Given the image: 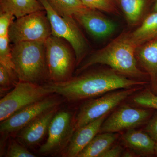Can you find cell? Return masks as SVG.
I'll return each instance as SVG.
<instances>
[{"label":"cell","mask_w":157,"mask_h":157,"mask_svg":"<svg viewBox=\"0 0 157 157\" xmlns=\"http://www.w3.org/2000/svg\"><path fill=\"white\" fill-rule=\"evenodd\" d=\"M105 115L91 122L76 129L66 148L62 153L65 157H77L78 155L100 132L106 119Z\"/></svg>","instance_id":"obj_13"},{"label":"cell","mask_w":157,"mask_h":157,"mask_svg":"<svg viewBox=\"0 0 157 157\" xmlns=\"http://www.w3.org/2000/svg\"><path fill=\"white\" fill-rule=\"evenodd\" d=\"M117 137V134L115 133H102L97 135L77 157H101Z\"/></svg>","instance_id":"obj_17"},{"label":"cell","mask_w":157,"mask_h":157,"mask_svg":"<svg viewBox=\"0 0 157 157\" xmlns=\"http://www.w3.org/2000/svg\"><path fill=\"white\" fill-rule=\"evenodd\" d=\"M154 12H157V1L155 5L154 8Z\"/></svg>","instance_id":"obj_31"},{"label":"cell","mask_w":157,"mask_h":157,"mask_svg":"<svg viewBox=\"0 0 157 157\" xmlns=\"http://www.w3.org/2000/svg\"><path fill=\"white\" fill-rule=\"evenodd\" d=\"M146 82L127 78L114 71H99L48 84L53 93L70 101L94 98L121 89L132 88Z\"/></svg>","instance_id":"obj_1"},{"label":"cell","mask_w":157,"mask_h":157,"mask_svg":"<svg viewBox=\"0 0 157 157\" xmlns=\"http://www.w3.org/2000/svg\"><path fill=\"white\" fill-rule=\"evenodd\" d=\"M135 89L113 91L97 99L89 100L82 105L74 120L76 129L105 115L131 95Z\"/></svg>","instance_id":"obj_8"},{"label":"cell","mask_w":157,"mask_h":157,"mask_svg":"<svg viewBox=\"0 0 157 157\" xmlns=\"http://www.w3.org/2000/svg\"><path fill=\"white\" fill-rule=\"evenodd\" d=\"M130 35L138 46L157 36V12L149 14L141 25Z\"/></svg>","instance_id":"obj_19"},{"label":"cell","mask_w":157,"mask_h":157,"mask_svg":"<svg viewBox=\"0 0 157 157\" xmlns=\"http://www.w3.org/2000/svg\"><path fill=\"white\" fill-rule=\"evenodd\" d=\"M75 130L73 113L66 109L57 111L51 122L47 140L39 148V152L44 155L62 153Z\"/></svg>","instance_id":"obj_9"},{"label":"cell","mask_w":157,"mask_h":157,"mask_svg":"<svg viewBox=\"0 0 157 157\" xmlns=\"http://www.w3.org/2000/svg\"><path fill=\"white\" fill-rule=\"evenodd\" d=\"M51 6L62 16H71L87 9L80 0H48Z\"/></svg>","instance_id":"obj_21"},{"label":"cell","mask_w":157,"mask_h":157,"mask_svg":"<svg viewBox=\"0 0 157 157\" xmlns=\"http://www.w3.org/2000/svg\"><path fill=\"white\" fill-rule=\"evenodd\" d=\"M44 8L50 22L52 34L67 41L72 46L78 65L83 58L88 45L75 20L71 16H62L51 6L48 0H39Z\"/></svg>","instance_id":"obj_4"},{"label":"cell","mask_w":157,"mask_h":157,"mask_svg":"<svg viewBox=\"0 0 157 157\" xmlns=\"http://www.w3.org/2000/svg\"><path fill=\"white\" fill-rule=\"evenodd\" d=\"M118 2L128 22L133 25L141 19L147 0H118Z\"/></svg>","instance_id":"obj_20"},{"label":"cell","mask_w":157,"mask_h":157,"mask_svg":"<svg viewBox=\"0 0 157 157\" xmlns=\"http://www.w3.org/2000/svg\"><path fill=\"white\" fill-rule=\"evenodd\" d=\"M52 34L50 22L44 10L27 14L11 24L8 37L13 44L22 42L44 41Z\"/></svg>","instance_id":"obj_6"},{"label":"cell","mask_w":157,"mask_h":157,"mask_svg":"<svg viewBox=\"0 0 157 157\" xmlns=\"http://www.w3.org/2000/svg\"><path fill=\"white\" fill-rule=\"evenodd\" d=\"M150 114L147 109L124 106L114 111L102 124L100 132L116 133L134 129L148 119Z\"/></svg>","instance_id":"obj_11"},{"label":"cell","mask_w":157,"mask_h":157,"mask_svg":"<svg viewBox=\"0 0 157 157\" xmlns=\"http://www.w3.org/2000/svg\"><path fill=\"white\" fill-rule=\"evenodd\" d=\"M53 91L49 85L19 81L10 92L0 101V121H2L15 113L44 99Z\"/></svg>","instance_id":"obj_5"},{"label":"cell","mask_w":157,"mask_h":157,"mask_svg":"<svg viewBox=\"0 0 157 157\" xmlns=\"http://www.w3.org/2000/svg\"><path fill=\"white\" fill-rule=\"evenodd\" d=\"M15 77L17 78L16 74L11 73L4 66L0 64L1 93L9 90L13 85H16L17 82L14 81Z\"/></svg>","instance_id":"obj_25"},{"label":"cell","mask_w":157,"mask_h":157,"mask_svg":"<svg viewBox=\"0 0 157 157\" xmlns=\"http://www.w3.org/2000/svg\"><path fill=\"white\" fill-rule=\"evenodd\" d=\"M10 42L8 36L0 37V64L11 73L16 74L12 61L11 48L9 46Z\"/></svg>","instance_id":"obj_22"},{"label":"cell","mask_w":157,"mask_h":157,"mask_svg":"<svg viewBox=\"0 0 157 157\" xmlns=\"http://www.w3.org/2000/svg\"><path fill=\"white\" fill-rule=\"evenodd\" d=\"M83 4L90 9L108 13H115L116 9L113 0H80Z\"/></svg>","instance_id":"obj_23"},{"label":"cell","mask_w":157,"mask_h":157,"mask_svg":"<svg viewBox=\"0 0 157 157\" xmlns=\"http://www.w3.org/2000/svg\"><path fill=\"white\" fill-rule=\"evenodd\" d=\"M133 101L137 105L157 109V96L149 90L137 94L134 98Z\"/></svg>","instance_id":"obj_24"},{"label":"cell","mask_w":157,"mask_h":157,"mask_svg":"<svg viewBox=\"0 0 157 157\" xmlns=\"http://www.w3.org/2000/svg\"><path fill=\"white\" fill-rule=\"evenodd\" d=\"M122 147L120 145H116L110 147L104 153L102 154L101 157H118L121 156L123 153Z\"/></svg>","instance_id":"obj_29"},{"label":"cell","mask_w":157,"mask_h":157,"mask_svg":"<svg viewBox=\"0 0 157 157\" xmlns=\"http://www.w3.org/2000/svg\"><path fill=\"white\" fill-rule=\"evenodd\" d=\"M147 133L155 142L157 141V115L152 118L145 128Z\"/></svg>","instance_id":"obj_28"},{"label":"cell","mask_w":157,"mask_h":157,"mask_svg":"<svg viewBox=\"0 0 157 157\" xmlns=\"http://www.w3.org/2000/svg\"><path fill=\"white\" fill-rule=\"evenodd\" d=\"M136 53L141 66L151 76H157V39L139 45Z\"/></svg>","instance_id":"obj_18"},{"label":"cell","mask_w":157,"mask_h":157,"mask_svg":"<svg viewBox=\"0 0 157 157\" xmlns=\"http://www.w3.org/2000/svg\"><path fill=\"white\" fill-rule=\"evenodd\" d=\"M48 76L53 82L71 77L75 60L72 51L63 39L52 35L45 42Z\"/></svg>","instance_id":"obj_7"},{"label":"cell","mask_w":157,"mask_h":157,"mask_svg":"<svg viewBox=\"0 0 157 157\" xmlns=\"http://www.w3.org/2000/svg\"><path fill=\"white\" fill-rule=\"evenodd\" d=\"M1 11L11 13L16 18L44 10L39 0H0Z\"/></svg>","instance_id":"obj_16"},{"label":"cell","mask_w":157,"mask_h":157,"mask_svg":"<svg viewBox=\"0 0 157 157\" xmlns=\"http://www.w3.org/2000/svg\"><path fill=\"white\" fill-rule=\"evenodd\" d=\"M98 11L87 8L74 14L73 17L92 36L101 39L111 35L115 31L116 25Z\"/></svg>","instance_id":"obj_12"},{"label":"cell","mask_w":157,"mask_h":157,"mask_svg":"<svg viewBox=\"0 0 157 157\" xmlns=\"http://www.w3.org/2000/svg\"><path fill=\"white\" fill-rule=\"evenodd\" d=\"M137 47L130 33L122 34L104 48L91 55L82 64L77 72H81L93 65L101 64L109 66L124 76L142 77L145 74L137 67L135 58Z\"/></svg>","instance_id":"obj_2"},{"label":"cell","mask_w":157,"mask_h":157,"mask_svg":"<svg viewBox=\"0 0 157 157\" xmlns=\"http://www.w3.org/2000/svg\"><path fill=\"white\" fill-rule=\"evenodd\" d=\"M57 97L48 96L41 101L23 108L5 120L1 121V134L9 135L20 131L24 127L40 115L61 104Z\"/></svg>","instance_id":"obj_10"},{"label":"cell","mask_w":157,"mask_h":157,"mask_svg":"<svg viewBox=\"0 0 157 157\" xmlns=\"http://www.w3.org/2000/svg\"><path fill=\"white\" fill-rule=\"evenodd\" d=\"M134 155L133 154L132 152L130 151H126L124 152L122 154L121 156L122 157H134Z\"/></svg>","instance_id":"obj_30"},{"label":"cell","mask_w":157,"mask_h":157,"mask_svg":"<svg viewBox=\"0 0 157 157\" xmlns=\"http://www.w3.org/2000/svg\"><path fill=\"white\" fill-rule=\"evenodd\" d=\"M6 157H35L36 156L18 142L12 141L9 144Z\"/></svg>","instance_id":"obj_26"},{"label":"cell","mask_w":157,"mask_h":157,"mask_svg":"<svg viewBox=\"0 0 157 157\" xmlns=\"http://www.w3.org/2000/svg\"><path fill=\"white\" fill-rule=\"evenodd\" d=\"M155 153L157 155V141L155 143Z\"/></svg>","instance_id":"obj_32"},{"label":"cell","mask_w":157,"mask_h":157,"mask_svg":"<svg viewBox=\"0 0 157 157\" xmlns=\"http://www.w3.org/2000/svg\"><path fill=\"white\" fill-rule=\"evenodd\" d=\"M45 42H22L13 45L12 61L19 81L37 84L48 76Z\"/></svg>","instance_id":"obj_3"},{"label":"cell","mask_w":157,"mask_h":157,"mask_svg":"<svg viewBox=\"0 0 157 157\" xmlns=\"http://www.w3.org/2000/svg\"><path fill=\"white\" fill-rule=\"evenodd\" d=\"M122 140L124 144L136 154L147 156L155 152L156 142L147 133L129 129L123 135Z\"/></svg>","instance_id":"obj_15"},{"label":"cell","mask_w":157,"mask_h":157,"mask_svg":"<svg viewBox=\"0 0 157 157\" xmlns=\"http://www.w3.org/2000/svg\"><path fill=\"white\" fill-rule=\"evenodd\" d=\"M14 18L11 13L0 11V37L8 36L9 27Z\"/></svg>","instance_id":"obj_27"},{"label":"cell","mask_w":157,"mask_h":157,"mask_svg":"<svg viewBox=\"0 0 157 157\" xmlns=\"http://www.w3.org/2000/svg\"><path fill=\"white\" fill-rule=\"evenodd\" d=\"M58 111V107L51 109L32 121L18 132L17 139L27 146L40 143L48 132L52 118Z\"/></svg>","instance_id":"obj_14"}]
</instances>
